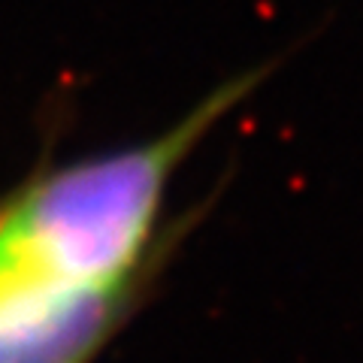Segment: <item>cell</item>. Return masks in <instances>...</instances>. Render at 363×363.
I'll return each instance as SVG.
<instances>
[{
    "mask_svg": "<svg viewBox=\"0 0 363 363\" xmlns=\"http://www.w3.org/2000/svg\"><path fill=\"white\" fill-rule=\"evenodd\" d=\"M267 73L227 79L149 140L40 169L0 203V252L82 288L149 294L191 224L169 221V185Z\"/></svg>",
    "mask_w": 363,
    "mask_h": 363,
    "instance_id": "6da1fadb",
    "label": "cell"
},
{
    "mask_svg": "<svg viewBox=\"0 0 363 363\" xmlns=\"http://www.w3.org/2000/svg\"><path fill=\"white\" fill-rule=\"evenodd\" d=\"M145 291H100L55 279L0 252V363H94Z\"/></svg>",
    "mask_w": 363,
    "mask_h": 363,
    "instance_id": "7a4b0ae2",
    "label": "cell"
}]
</instances>
